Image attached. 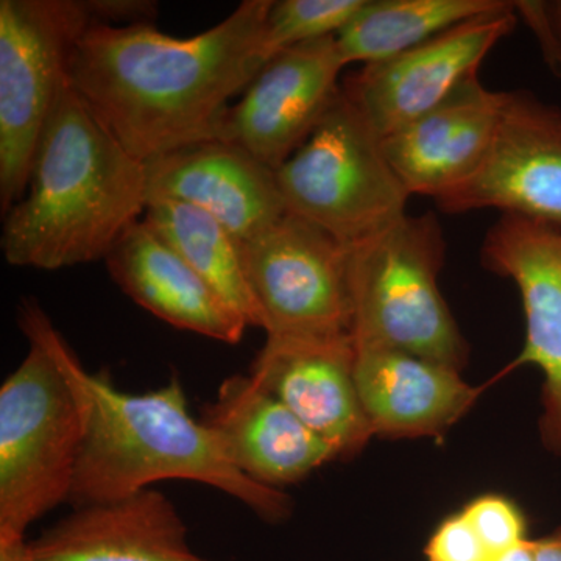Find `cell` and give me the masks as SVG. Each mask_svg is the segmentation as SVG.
<instances>
[{
  "label": "cell",
  "instance_id": "ffe728a7",
  "mask_svg": "<svg viewBox=\"0 0 561 561\" xmlns=\"http://www.w3.org/2000/svg\"><path fill=\"white\" fill-rule=\"evenodd\" d=\"M505 0H365L337 36L346 66L376 65L420 46L461 22L505 9Z\"/></svg>",
  "mask_w": 561,
  "mask_h": 561
},
{
  "label": "cell",
  "instance_id": "7c38bea8",
  "mask_svg": "<svg viewBox=\"0 0 561 561\" xmlns=\"http://www.w3.org/2000/svg\"><path fill=\"white\" fill-rule=\"evenodd\" d=\"M485 271L512 279L522 295L526 341L502 376L523 365L542 373L540 437L561 457V230L502 214L482 242Z\"/></svg>",
  "mask_w": 561,
  "mask_h": 561
},
{
  "label": "cell",
  "instance_id": "83f0119b",
  "mask_svg": "<svg viewBox=\"0 0 561 561\" xmlns=\"http://www.w3.org/2000/svg\"><path fill=\"white\" fill-rule=\"evenodd\" d=\"M0 561H38L31 551L28 541L0 542Z\"/></svg>",
  "mask_w": 561,
  "mask_h": 561
},
{
  "label": "cell",
  "instance_id": "e0dca14e",
  "mask_svg": "<svg viewBox=\"0 0 561 561\" xmlns=\"http://www.w3.org/2000/svg\"><path fill=\"white\" fill-rule=\"evenodd\" d=\"M354 345V378L375 437H445L486 389L404 351Z\"/></svg>",
  "mask_w": 561,
  "mask_h": 561
},
{
  "label": "cell",
  "instance_id": "3957f363",
  "mask_svg": "<svg viewBox=\"0 0 561 561\" xmlns=\"http://www.w3.org/2000/svg\"><path fill=\"white\" fill-rule=\"evenodd\" d=\"M147 205L146 162L68 81L41 136L27 190L3 214V257L49 272L105 261Z\"/></svg>",
  "mask_w": 561,
  "mask_h": 561
},
{
  "label": "cell",
  "instance_id": "8fae6325",
  "mask_svg": "<svg viewBox=\"0 0 561 561\" xmlns=\"http://www.w3.org/2000/svg\"><path fill=\"white\" fill-rule=\"evenodd\" d=\"M345 68L335 36L279 50L228 111L220 139L276 171L337 101Z\"/></svg>",
  "mask_w": 561,
  "mask_h": 561
},
{
  "label": "cell",
  "instance_id": "603a6c76",
  "mask_svg": "<svg viewBox=\"0 0 561 561\" xmlns=\"http://www.w3.org/2000/svg\"><path fill=\"white\" fill-rule=\"evenodd\" d=\"M461 513L493 559L529 538L522 508L501 494H482L465 505Z\"/></svg>",
  "mask_w": 561,
  "mask_h": 561
},
{
  "label": "cell",
  "instance_id": "d4e9b609",
  "mask_svg": "<svg viewBox=\"0 0 561 561\" xmlns=\"http://www.w3.org/2000/svg\"><path fill=\"white\" fill-rule=\"evenodd\" d=\"M519 20L537 36L546 65L561 77V0L551 2H513Z\"/></svg>",
  "mask_w": 561,
  "mask_h": 561
},
{
  "label": "cell",
  "instance_id": "4fadbf2b",
  "mask_svg": "<svg viewBox=\"0 0 561 561\" xmlns=\"http://www.w3.org/2000/svg\"><path fill=\"white\" fill-rule=\"evenodd\" d=\"M353 335H267L250 376L330 445L337 460L359 456L375 437L354 378Z\"/></svg>",
  "mask_w": 561,
  "mask_h": 561
},
{
  "label": "cell",
  "instance_id": "484cf974",
  "mask_svg": "<svg viewBox=\"0 0 561 561\" xmlns=\"http://www.w3.org/2000/svg\"><path fill=\"white\" fill-rule=\"evenodd\" d=\"M92 24L154 25L158 5L150 0H87Z\"/></svg>",
  "mask_w": 561,
  "mask_h": 561
},
{
  "label": "cell",
  "instance_id": "7402d4cb",
  "mask_svg": "<svg viewBox=\"0 0 561 561\" xmlns=\"http://www.w3.org/2000/svg\"><path fill=\"white\" fill-rule=\"evenodd\" d=\"M365 0H276L268 9L265 39L272 55L339 33L359 13Z\"/></svg>",
  "mask_w": 561,
  "mask_h": 561
},
{
  "label": "cell",
  "instance_id": "f1b7e54d",
  "mask_svg": "<svg viewBox=\"0 0 561 561\" xmlns=\"http://www.w3.org/2000/svg\"><path fill=\"white\" fill-rule=\"evenodd\" d=\"M493 561H535V540L527 538L526 541L519 542L518 546L508 549L507 552L501 553Z\"/></svg>",
  "mask_w": 561,
  "mask_h": 561
},
{
  "label": "cell",
  "instance_id": "5b68a950",
  "mask_svg": "<svg viewBox=\"0 0 561 561\" xmlns=\"http://www.w3.org/2000/svg\"><path fill=\"white\" fill-rule=\"evenodd\" d=\"M81 416L60 367L28 341L0 389V542L25 540L33 524L70 501Z\"/></svg>",
  "mask_w": 561,
  "mask_h": 561
},
{
  "label": "cell",
  "instance_id": "5bb4252c",
  "mask_svg": "<svg viewBox=\"0 0 561 561\" xmlns=\"http://www.w3.org/2000/svg\"><path fill=\"white\" fill-rule=\"evenodd\" d=\"M149 201L186 203L220 221L241 242L287 213L276 173L249 151L213 139L146 161Z\"/></svg>",
  "mask_w": 561,
  "mask_h": 561
},
{
  "label": "cell",
  "instance_id": "30bf717a",
  "mask_svg": "<svg viewBox=\"0 0 561 561\" xmlns=\"http://www.w3.org/2000/svg\"><path fill=\"white\" fill-rule=\"evenodd\" d=\"M434 202L443 213L497 209L561 230V108L507 92L481 168Z\"/></svg>",
  "mask_w": 561,
  "mask_h": 561
},
{
  "label": "cell",
  "instance_id": "ac0fdd59",
  "mask_svg": "<svg viewBox=\"0 0 561 561\" xmlns=\"http://www.w3.org/2000/svg\"><path fill=\"white\" fill-rule=\"evenodd\" d=\"M28 546L38 561H210L191 548L184 519L154 489L73 507Z\"/></svg>",
  "mask_w": 561,
  "mask_h": 561
},
{
  "label": "cell",
  "instance_id": "6da1fadb",
  "mask_svg": "<svg viewBox=\"0 0 561 561\" xmlns=\"http://www.w3.org/2000/svg\"><path fill=\"white\" fill-rule=\"evenodd\" d=\"M272 0H243L208 31L176 38L154 25L91 24L69 83L140 161L220 139L231 99L273 57Z\"/></svg>",
  "mask_w": 561,
  "mask_h": 561
},
{
  "label": "cell",
  "instance_id": "cb8c5ba5",
  "mask_svg": "<svg viewBox=\"0 0 561 561\" xmlns=\"http://www.w3.org/2000/svg\"><path fill=\"white\" fill-rule=\"evenodd\" d=\"M424 556L427 561H493L491 553L463 513L448 516L431 535Z\"/></svg>",
  "mask_w": 561,
  "mask_h": 561
},
{
  "label": "cell",
  "instance_id": "8992f818",
  "mask_svg": "<svg viewBox=\"0 0 561 561\" xmlns=\"http://www.w3.org/2000/svg\"><path fill=\"white\" fill-rule=\"evenodd\" d=\"M275 173L287 210L345 245L408 214L411 194L387 160L381 136L343 90L319 127Z\"/></svg>",
  "mask_w": 561,
  "mask_h": 561
},
{
  "label": "cell",
  "instance_id": "ba28073f",
  "mask_svg": "<svg viewBox=\"0 0 561 561\" xmlns=\"http://www.w3.org/2000/svg\"><path fill=\"white\" fill-rule=\"evenodd\" d=\"M242 260L267 335H351L348 245L319 225L287 210L242 242Z\"/></svg>",
  "mask_w": 561,
  "mask_h": 561
},
{
  "label": "cell",
  "instance_id": "9a60e30c",
  "mask_svg": "<svg viewBox=\"0 0 561 561\" xmlns=\"http://www.w3.org/2000/svg\"><path fill=\"white\" fill-rule=\"evenodd\" d=\"M201 421L243 476L268 489L295 485L335 459V454L250 375H232Z\"/></svg>",
  "mask_w": 561,
  "mask_h": 561
},
{
  "label": "cell",
  "instance_id": "2e32d148",
  "mask_svg": "<svg viewBox=\"0 0 561 561\" xmlns=\"http://www.w3.org/2000/svg\"><path fill=\"white\" fill-rule=\"evenodd\" d=\"M507 92L472 79L448 101L382 138L402 186L437 201L481 168L496 135Z\"/></svg>",
  "mask_w": 561,
  "mask_h": 561
},
{
  "label": "cell",
  "instance_id": "44dd1931",
  "mask_svg": "<svg viewBox=\"0 0 561 561\" xmlns=\"http://www.w3.org/2000/svg\"><path fill=\"white\" fill-rule=\"evenodd\" d=\"M144 219L220 295L249 327L262 317L247 279L242 242L220 221L186 203L151 198Z\"/></svg>",
  "mask_w": 561,
  "mask_h": 561
},
{
  "label": "cell",
  "instance_id": "52a82bcc",
  "mask_svg": "<svg viewBox=\"0 0 561 561\" xmlns=\"http://www.w3.org/2000/svg\"><path fill=\"white\" fill-rule=\"evenodd\" d=\"M87 0H0V209L27 190L41 136L81 36Z\"/></svg>",
  "mask_w": 561,
  "mask_h": 561
},
{
  "label": "cell",
  "instance_id": "9c48e42d",
  "mask_svg": "<svg viewBox=\"0 0 561 561\" xmlns=\"http://www.w3.org/2000/svg\"><path fill=\"white\" fill-rule=\"evenodd\" d=\"M515 3L449 28L390 60L350 73L342 90L381 138L448 101L478 79L486 55L511 35Z\"/></svg>",
  "mask_w": 561,
  "mask_h": 561
},
{
  "label": "cell",
  "instance_id": "277c9868",
  "mask_svg": "<svg viewBox=\"0 0 561 561\" xmlns=\"http://www.w3.org/2000/svg\"><path fill=\"white\" fill-rule=\"evenodd\" d=\"M445 232L435 214H404L348 245L354 343L404 351L461 373L470 345L438 287Z\"/></svg>",
  "mask_w": 561,
  "mask_h": 561
},
{
  "label": "cell",
  "instance_id": "d6986e66",
  "mask_svg": "<svg viewBox=\"0 0 561 561\" xmlns=\"http://www.w3.org/2000/svg\"><path fill=\"white\" fill-rule=\"evenodd\" d=\"M105 262L128 298L179 330L236 345L249 328L146 219L122 236Z\"/></svg>",
  "mask_w": 561,
  "mask_h": 561
},
{
  "label": "cell",
  "instance_id": "4316f807",
  "mask_svg": "<svg viewBox=\"0 0 561 561\" xmlns=\"http://www.w3.org/2000/svg\"><path fill=\"white\" fill-rule=\"evenodd\" d=\"M535 561H561V526L535 540Z\"/></svg>",
  "mask_w": 561,
  "mask_h": 561
},
{
  "label": "cell",
  "instance_id": "7a4b0ae2",
  "mask_svg": "<svg viewBox=\"0 0 561 561\" xmlns=\"http://www.w3.org/2000/svg\"><path fill=\"white\" fill-rule=\"evenodd\" d=\"M18 312L21 331L49 351L79 405L83 438L73 507L125 500L154 483L190 481L234 497L262 522L290 518L291 497L232 467L201 419L191 415L179 379L147 393L122 391L105 371L84 368L35 298L22 300Z\"/></svg>",
  "mask_w": 561,
  "mask_h": 561
}]
</instances>
